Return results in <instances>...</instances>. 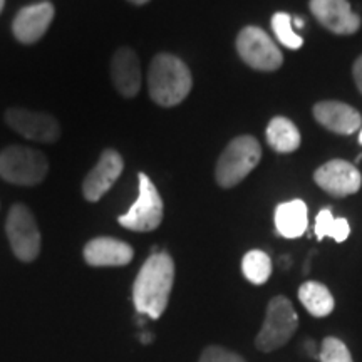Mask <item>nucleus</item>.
Masks as SVG:
<instances>
[{
	"label": "nucleus",
	"mask_w": 362,
	"mask_h": 362,
	"mask_svg": "<svg viewBox=\"0 0 362 362\" xmlns=\"http://www.w3.org/2000/svg\"><path fill=\"white\" fill-rule=\"evenodd\" d=\"M237 51L238 56L257 71H277L284 62L282 52L270 35L255 25H248L240 30Z\"/></svg>",
	"instance_id": "7"
},
{
	"label": "nucleus",
	"mask_w": 362,
	"mask_h": 362,
	"mask_svg": "<svg viewBox=\"0 0 362 362\" xmlns=\"http://www.w3.org/2000/svg\"><path fill=\"white\" fill-rule=\"evenodd\" d=\"M54 19V6L51 2H40L24 7L13 21V35L24 44H34L42 39Z\"/></svg>",
	"instance_id": "13"
},
{
	"label": "nucleus",
	"mask_w": 362,
	"mask_h": 362,
	"mask_svg": "<svg viewBox=\"0 0 362 362\" xmlns=\"http://www.w3.org/2000/svg\"><path fill=\"white\" fill-rule=\"evenodd\" d=\"M138 180V200L119 216V223L133 232H153L163 221V200L148 175L139 173Z\"/></svg>",
	"instance_id": "6"
},
{
	"label": "nucleus",
	"mask_w": 362,
	"mask_h": 362,
	"mask_svg": "<svg viewBox=\"0 0 362 362\" xmlns=\"http://www.w3.org/2000/svg\"><path fill=\"white\" fill-rule=\"evenodd\" d=\"M315 183L332 197H349L359 192L362 176L359 170L349 161L332 160L315 170Z\"/></svg>",
	"instance_id": "10"
},
{
	"label": "nucleus",
	"mask_w": 362,
	"mask_h": 362,
	"mask_svg": "<svg viewBox=\"0 0 362 362\" xmlns=\"http://www.w3.org/2000/svg\"><path fill=\"white\" fill-rule=\"evenodd\" d=\"M134 250L121 240L99 237L84 248V259L90 267H123L133 260Z\"/></svg>",
	"instance_id": "16"
},
{
	"label": "nucleus",
	"mask_w": 362,
	"mask_h": 362,
	"mask_svg": "<svg viewBox=\"0 0 362 362\" xmlns=\"http://www.w3.org/2000/svg\"><path fill=\"white\" fill-rule=\"evenodd\" d=\"M272 29H274V34L277 35L279 42L287 49L297 51L304 44V39L293 30L292 17L287 12H277L272 17Z\"/></svg>",
	"instance_id": "22"
},
{
	"label": "nucleus",
	"mask_w": 362,
	"mask_h": 362,
	"mask_svg": "<svg viewBox=\"0 0 362 362\" xmlns=\"http://www.w3.org/2000/svg\"><path fill=\"white\" fill-rule=\"evenodd\" d=\"M262 146L253 136H238L223 149L215 176L220 187L233 188L260 163Z\"/></svg>",
	"instance_id": "3"
},
{
	"label": "nucleus",
	"mask_w": 362,
	"mask_h": 362,
	"mask_svg": "<svg viewBox=\"0 0 362 362\" xmlns=\"http://www.w3.org/2000/svg\"><path fill=\"white\" fill-rule=\"evenodd\" d=\"M310 12L330 33L349 35L359 30L361 17L352 12L349 0H310Z\"/></svg>",
	"instance_id": "11"
},
{
	"label": "nucleus",
	"mask_w": 362,
	"mask_h": 362,
	"mask_svg": "<svg viewBox=\"0 0 362 362\" xmlns=\"http://www.w3.org/2000/svg\"><path fill=\"white\" fill-rule=\"evenodd\" d=\"M242 272L248 282L262 285L272 275V260L269 253L262 250H250L242 260Z\"/></svg>",
	"instance_id": "21"
},
{
	"label": "nucleus",
	"mask_w": 362,
	"mask_h": 362,
	"mask_svg": "<svg viewBox=\"0 0 362 362\" xmlns=\"http://www.w3.org/2000/svg\"><path fill=\"white\" fill-rule=\"evenodd\" d=\"M309 211L302 200L280 203L275 210V228L284 238H298L305 233Z\"/></svg>",
	"instance_id": "17"
},
{
	"label": "nucleus",
	"mask_w": 362,
	"mask_h": 362,
	"mask_svg": "<svg viewBox=\"0 0 362 362\" xmlns=\"http://www.w3.org/2000/svg\"><path fill=\"white\" fill-rule=\"evenodd\" d=\"M315 235L319 240L330 237L337 243H342L351 235V225L346 218H334L330 208H324L315 218Z\"/></svg>",
	"instance_id": "20"
},
{
	"label": "nucleus",
	"mask_w": 362,
	"mask_h": 362,
	"mask_svg": "<svg viewBox=\"0 0 362 362\" xmlns=\"http://www.w3.org/2000/svg\"><path fill=\"white\" fill-rule=\"evenodd\" d=\"M7 124L27 139L39 143H54L61 136V126L57 119L45 112L27 110H8L6 115Z\"/></svg>",
	"instance_id": "9"
},
{
	"label": "nucleus",
	"mask_w": 362,
	"mask_h": 362,
	"mask_svg": "<svg viewBox=\"0 0 362 362\" xmlns=\"http://www.w3.org/2000/svg\"><path fill=\"white\" fill-rule=\"evenodd\" d=\"M352 74H354V81L357 84V89L362 94V56L356 59L354 69H352Z\"/></svg>",
	"instance_id": "25"
},
{
	"label": "nucleus",
	"mask_w": 362,
	"mask_h": 362,
	"mask_svg": "<svg viewBox=\"0 0 362 362\" xmlns=\"http://www.w3.org/2000/svg\"><path fill=\"white\" fill-rule=\"evenodd\" d=\"M193 79L188 66L171 54H160L153 59L148 74L149 96L163 107L183 103L192 90Z\"/></svg>",
	"instance_id": "2"
},
{
	"label": "nucleus",
	"mask_w": 362,
	"mask_h": 362,
	"mask_svg": "<svg viewBox=\"0 0 362 362\" xmlns=\"http://www.w3.org/2000/svg\"><path fill=\"white\" fill-rule=\"evenodd\" d=\"M320 362H354L349 347L337 337H325L319 347Z\"/></svg>",
	"instance_id": "23"
},
{
	"label": "nucleus",
	"mask_w": 362,
	"mask_h": 362,
	"mask_svg": "<svg viewBox=\"0 0 362 362\" xmlns=\"http://www.w3.org/2000/svg\"><path fill=\"white\" fill-rule=\"evenodd\" d=\"M111 78L117 93L124 98H134L141 89L139 59L129 47L117 49L111 61Z\"/></svg>",
	"instance_id": "15"
},
{
	"label": "nucleus",
	"mask_w": 362,
	"mask_h": 362,
	"mask_svg": "<svg viewBox=\"0 0 362 362\" xmlns=\"http://www.w3.org/2000/svg\"><path fill=\"white\" fill-rule=\"evenodd\" d=\"M317 123L337 134H352L361 129V115L354 107L339 101H322L314 106Z\"/></svg>",
	"instance_id": "14"
},
{
	"label": "nucleus",
	"mask_w": 362,
	"mask_h": 362,
	"mask_svg": "<svg viewBox=\"0 0 362 362\" xmlns=\"http://www.w3.org/2000/svg\"><path fill=\"white\" fill-rule=\"evenodd\" d=\"M49 163L33 148L8 146L0 153V176L8 183L34 187L45 178Z\"/></svg>",
	"instance_id": "5"
},
{
	"label": "nucleus",
	"mask_w": 362,
	"mask_h": 362,
	"mask_svg": "<svg viewBox=\"0 0 362 362\" xmlns=\"http://www.w3.org/2000/svg\"><path fill=\"white\" fill-rule=\"evenodd\" d=\"M131 2H133V4H138V6H143V4L149 2V0H131Z\"/></svg>",
	"instance_id": "27"
},
{
	"label": "nucleus",
	"mask_w": 362,
	"mask_h": 362,
	"mask_svg": "<svg viewBox=\"0 0 362 362\" xmlns=\"http://www.w3.org/2000/svg\"><path fill=\"white\" fill-rule=\"evenodd\" d=\"M359 143L362 144V129H359Z\"/></svg>",
	"instance_id": "29"
},
{
	"label": "nucleus",
	"mask_w": 362,
	"mask_h": 362,
	"mask_svg": "<svg viewBox=\"0 0 362 362\" xmlns=\"http://www.w3.org/2000/svg\"><path fill=\"white\" fill-rule=\"evenodd\" d=\"M4 6H6V0H0V12H2Z\"/></svg>",
	"instance_id": "28"
},
{
	"label": "nucleus",
	"mask_w": 362,
	"mask_h": 362,
	"mask_svg": "<svg viewBox=\"0 0 362 362\" xmlns=\"http://www.w3.org/2000/svg\"><path fill=\"white\" fill-rule=\"evenodd\" d=\"M298 327V315L287 297H274L267 305L265 319L259 336L255 339L257 349L274 352L291 341Z\"/></svg>",
	"instance_id": "4"
},
{
	"label": "nucleus",
	"mask_w": 362,
	"mask_h": 362,
	"mask_svg": "<svg viewBox=\"0 0 362 362\" xmlns=\"http://www.w3.org/2000/svg\"><path fill=\"white\" fill-rule=\"evenodd\" d=\"M7 237L16 257L22 262H33L40 252V232L34 215L24 205H13L7 216Z\"/></svg>",
	"instance_id": "8"
},
{
	"label": "nucleus",
	"mask_w": 362,
	"mask_h": 362,
	"mask_svg": "<svg viewBox=\"0 0 362 362\" xmlns=\"http://www.w3.org/2000/svg\"><path fill=\"white\" fill-rule=\"evenodd\" d=\"M292 22H296V25L298 27V29H302V27H304V19H302V17H296V19H292Z\"/></svg>",
	"instance_id": "26"
},
{
	"label": "nucleus",
	"mask_w": 362,
	"mask_h": 362,
	"mask_svg": "<svg viewBox=\"0 0 362 362\" xmlns=\"http://www.w3.org/2000/svg\"><path fill=\"white\" fill-rule=\"evenodd\" d=\"M123 158L115 149H106L98 165L89 171L83 183V193L88 202H99L112 188L123 173Z\"/></svg>",
	"instance_id": "12"
},
{
	"label": "nucleus",
	"mask_w": 362,
	"mask_h": 362,
	"mask_svg": "<svg viewBox=\"0 0 362 362\" xmlns=\"http://www.w3.org/2000/svg\"><path fill=\"white\" fill-rule=\"evenodd\" d=\"M198 362H245L242 356L237 352H232L221 346H208L205 351L202 352Z\"/></svg>",
	"instance_id": "24"
},
{
	"label": "nucleus",
	"mask_w": 362,
	"mask_h": 362,
	"mask_svg": "<svg viewBox=\"0 0 362 362\" xmlns=\"http://www.w3.org/2000/svg\"><path fill=\"white\" fill-rule=\"evenodd\" d=\"M175 284V262L166 252H155L144 262L133 285V302L139 314L160 319Z\"/></svg>",
	"instance_id": "1"
},
{
	"label": "nucleus",
	"mask_w": 362,
	"mask_h": 362,
	"mask_svg": "<svg viewBox=\"0 0 362 362\" xmlns=\"http://www.w3.org/2000/svg\"><path fill=\"white\" fill-rule=\"evenodd\" d=\"M267 141L277 153H293L300 146V133L291 119L275 116L267 126Z\"/></svg>",
	"instance_id": "18"
},
{
	"label": "nucleus",
	"mask_w": 362,
	"mask_h": 362,
	"mask_svg": "<svg viewBox=\"0 0 362 362\" xmlns=\"http://www.w3.org/2000/svg\"><path fill=\"white\" fill-rule=\"evenodd\" d=\"M298 298L305 310L314 317H327L336 307L332 293L324 284L320 282H305L298 288Z\"/></svg>",
	"instance_id": "19"
}]
</instances>
